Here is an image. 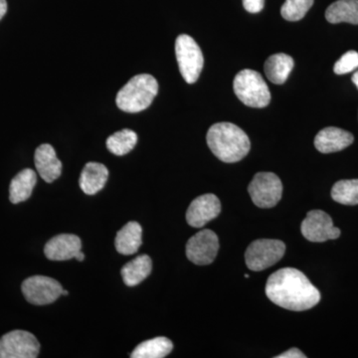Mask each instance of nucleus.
Masks as SVG:
<instances>
[{"mask_svg":"<svg viewBox=\"0 0 358 358\" xmlns=\"http://www.w3.org/2000/svg\"><path fill=\"white\" fill-rule=\"evenodd\" d=\"M7 13V2L6 0H0V20L3 18Z\"/></svg>","mask_w":358,"mask_h":358,"instance_id":"nucleus-29","label":"nucleus"},{"mask_svg":"<svg viewBox=\"0 0 358 358\" xmlns=\"http://www.w3.org/2000/svg\"><path fill=\"white\" fill-rule=\"evenodd\" d=\"M152 270V259L148 255H141L126 264L122 268L121 274L127 286L134 287L147 279Z\"/></svg>","mask_w":358,"mask_h":358,"instance_id":"nucleus-20","label":"nucleus"},{"mask_svg":"<svg viewBox=\"0 0 358 358\" xmlns=\"http://www.w3.org/2000/svg\"><path fill=\"white\" fill-rule=\"evenodd\" d=\"M352 80L353 84H355V86H357V88L358 89V71H357V72H355V74H353Z\"/></svg>","mask_w":358,"mask_h":358,"instance_id":"nucleus-31","label":"nucleus"},{"mask_svg":"<svg viewBox=\"0 0 358 358\" xmlns=\"http://www.w3.org/2000/svg\"><path fill=\"white\" fill-rule=\"evenodd\" d=\"M109 178L107 167L99 162H89L80 176L79 185L84 193L94 195L103 188Z\"/></svg>","mask_w":358,"mask_h":358,"instance_id":"nucleus-16","label":"nucleus"},{"mask_svg":"<svg viewBox=\"0 0 358 358\" xmlns=\"http://www.w3.org/2000/svg\"><path fill=\"white\" fill-rule=\"evenodd\" d=\"M220 212V200L216 195L209 193L193 200L186 212V221L193 228H201L217 218Z\"/></svg>","mask_w":358,"mask_h":358,"instance_id":"nucleus-12","label":"nucleus"},{"mask_svg":"<svg viewBox=\"0 0 358 358\" xmlns=\"http://www.w3.org/2000/svg\"><path fill=\"white\" fill-rule=\"evenodd\" d=\"M294 65V59L291 56L284 53L275 54L266 61V76L272 83L284 84L291 74Z\"/></svg>","mask_w":358,"mask_h":358,"instance_id":"nucleus-19","label":"nucleus"},{"mask_svg":"<svg viewBox=\"0 0 358 358\" xmlns=\"http://www.w3.org/2000/svg\"><path fill=\"white\" fill-rule=\"evenodd\" d=\"M266 294L275 305L294 312H303L317 306L319 289L307 275L294 268H284L268 277Z\"/></svg>","mask_w":358,"mask_h":358,"instance_id":"nucleus-1","label":"nucleus"},{"mask_svg":"<svg viewBox=\"0 0 358 358\" xmlns=\"http://www.w3.org/2000/svg\"><path fill=\"white\" fill-rule=\"evenodd\" d=\"M68 294H69V292L66 291V289H63L62 296H68Z\"/></svg>","mask_w":358,"mask_h":358,"instance_id":"nucleus-32","label":"nucleus"},{"mask_svg":"<svg viewBox=\"0 0 358 358\" xmlns=\"http://www.w3.org/2000/svg\"><path fill=\"white\" fill-rule=\"evenodd\" d=\"M305 355L301 352L298 348H294L289 350L288 352L282 353V355H277L275 358H306Z\"/></svg>","mask_w":358,"mask_h":358,"instance_id":"nucleus-28","label":"nucleus"},{"mask_svg":"<svg viewBox=\"0 0 358 358\" xmlns=\"http://www.w3.org/2000/svg\"><path fill=\"white\" fill-rule=\"evenodd\" d=\"M233 88L238 99L248 107L260 109L271 102L268 85L257 71L246 69L238 73Z\"/></svg>","mask_w":358,"mask_h":358,"instance_id":"nucleus-4","label":"nucleus"},{"mask_svg":"<svg viewBox=\"0 0 358 358\" xmlns=\"http://www.w3.org/2000/svg\"><path fill=\"white\" fill-rule=\"evenodd\" d=\"M315 0H286L281 8L284 20L299 21L305 17Z\"/></svg>","mask_w":358,"mask_h":358,"instance_id":"nucleus-25","label":"nucleus"},{"mask_svg":"<svg viewBox=\"0 0 358 358\" xmlns=\"http://www.w3.org/2000/svg\"><path fill=\"white\" fill-rule=\"evenodd\" d=\"M36 182V173L30 169H23L14 176L9 186V200L11 203H21L29 199Z\"/></svg>","mask_w":358,"mask_h":358,"instance_id":"nucleus-18","label":"nucleus"},{"mask_svg":"<svg viewBox=\"0 0 358 358\" xmlns=\"http://www.w3.org/2000/svg\"><path fill=\"white\" fill-rule=\"evenodd\" d=\"M207 145L221 162L234 164L243 159L251 148L246 133L231 122H217L209 129Z\"/></svg>","mask_w":358,"mask_h":358,"instance_id":"nucleus-2","label":"nucleus"},{"mask_svg":"<svg viewBox=\"0 0 358 358\" xmlns=\"http://www.w3.org/2000/svg\"><path fill=\"white\" fill-rule=\"evenodd\" d=\"M23 296L28 303L35 306H45L57 301L62 296L60 282L45 275H33L22 282Z\"/></svg>","mask_w":358,"mask_h":358,"instance_id":"nucleus-9","label":"nucleus"},{"mask_svg":"<svg viewBox=\"0 0 358 358\" xmlns=\"http://www.w3.org/2000/svg\"><path fill=\"white\" fill-rule=\"evenodd\" d=\"M219 250L217 235L204 229L190 238L186 244V256L195 265H209L215 260Z\"/></svg>","mask_w":358,"mask_h":358,"instance_id":"nucleus-11","label":"nucleus"},{"mask_svg":"<svg viewBox=\"0 0 358 358\" xmlns=\"http://www.w3.org/2000/svg\"><path fill=\"white\" fill-rule=\"evenodd\" d=\"M39 352V341L28 331L16 329L0 338V358H36Z\"/></svg>","mask_w":358,"mask_h":358,"instance_id":"nucleus-8","label":"nucleus"},{"mask_svg":"<svg viewBox=\"0 0 358 358\" xmlns=\"http://www.w3.org/2000/svg\"><path fill=\"white\" fill-rule=\"evenodd\" d=\"M176 54L181 76L186 83H195L204 65L203 54L199 44L189 35H179L176 41Z\"/></svg>","mask_w":358,"mask_h":358,"instance_id":"nucleus-5","label":"nucleus"},{"mask_svg":"<svg viewBox=\"0 0 358 358\" xmlns=\"http://www.w3.org/2000/svg\"><path fill=\"white\" fill-rule=\"evenodd\" d=\"M301 231L306 239L315 243L338 239L341 236V230L334 227L333 219L322 210L308 212L301 223Z\"/></svg>","mask_w":358,"mask_h":358,"instance_id":"nucleus-10","label":"nucleus"},{"mask_svg":"<svg viewBox=\"0 0 358 358\" xmlns=\"http://www.w3.org/2000/svg\"><path fill=\"white\" fill-rule=\"evenodd\" d=\"M75 259H76L77 261H79V262H82V261H84L85 255L83 252L80 251L79 253H78L77 255L75 256Z\"/></svg>","mask_w":358,"mask_h":358,"instance_id":"nucleus-30","label":"nucleus"},{"mask_svg":"<svg viewBox=\"0 0 358 358\" xmlns=\"http://www.w3.org/2000/svg\"><path fill=\"white\" fill-rule=\"evenodd\" d=\"M326 18L329 23L358 24V0H338L327 7Z\"/></svg>","mask_w":358,"mask_h":358,"instance_id":"nucleus-21","label":"nucleus"},{"mask_svg":"<svg viewBox=\"0 0 358 358\" xmlns=\"http://www.w3.org/2000/svg\"><path fill=\"white\" fill-rule=\"evenodd\" d=\"M353 141L352 134L345 129L329 127L315 136V147L322 154H331L350 147Z\"/></svg>","mask_w":358,"mask_h":358,"instance_id":"nucleus-15","label":"nucleus"},{"mask_svg":"<svg viewBox=\"0 0 358 358\" xmlns=\"http://www.w3.org/2000/svg\"><path fill=\"white\" fill-rule=\"evenodd\" d=\"M334 201L343 205L358 204V179L338 181L331 189Z\"/></svg>","mask_w":358,"mask_h":358,"instance_id":"nucleus-24","label":"nucleus"},{"mask_svg":"<svg viewBox=\"0 0 358 358\" xmlns=\"http://www.w3.org/2000/svg\"><path fill=\"white\" fill-rule=\"evenodd\" d=\"M244 8L250 13H258L263 10L265 0H243Z\"/></svg>","mask_w":358,"mask_h":358,"instance_id":"nucleus-27","label":"nucleus"},{"mask_svg":"<svg viewBox=\"0 0 358 358\" xmlns=\"http://www.w3.org/2000/svg\"><path fill=\"white\" fill-rule=\"evenodd\" d=\"M34 162L39 176L46 182H53L60 178L62 173V162L59 160L52 145L48 143L39 145L35 150Z\"/></svg>","mask_w":358,"mask_h":358,"instance_id":"nucleus-14","label":"nucleus"},{"mask_svg":"<svg viewBox=\"0 0 358 358\" xmlns=\"http://www.w3.org/2000/svg\"><path fill=\"white\" fill-rule=\"evenodd\" d=\"M286 252V245L280 240H256L246 250L245 261L250 270L260 272L279 262Z\"/></svg>","mask_w":358,"mask_h":358,"instance_id":"nucleus-6","label":"nucleus"},{"mask_svg":"<svg viewBox=\"0 0 358 358\" xmlns=\"http://www.w3.org/2000/svg\"><path fill=\"white\" fill-rule=\"evenodd\" d=\"M252 201L260 208H272L282 199V185L279 176L273 173H259L249 185Z\"/></svg>","mask_w":358,"mask_h":358,"instance_id":"nucleus-7","label":"nucleus"},{"mask_svg":"<svg viewBox=\"0 0 358 358\" xmlns=\"http://www.w3.org/2000/svg\"><path fill=\"white\" fill-rule=\"evenodd\" d=\"M358 68V53L350 50L341 56L338 62L334 64V71L336 74L345 75L352 72Z\"/></svg>","mask_w":358,"mask_h":358,"instance_id":"nucleus-26","label":"nucleus"},{"mask_svg":"<svg viewBox=\"0 0 358 358\" xmlns=\"http://www.w3.org/2000/svg\"><path fill=\"white\" fill-rule=\"evenodd\" d=\"M173 350V343L169 338L159 336L143 341L134 348L133 358H164Z\"/></svg>","mask_w":358,"mask_h":358,"instance_id":"nucleus-22","label":"nucleus"},{"mask_svg":"<svg viewBox=\"0 0 358 358\" xmlns=\"http://www.w3.org/2000/svg\"><path fill=\"white\" fill-rule=\"evenodd\" d=\"M159 93V83L150 74L136 75L117 93V108L127 113H140L152 105Z\"/></svg>","mask_w":358,"mask_h":358,"instance_id":"nucleus-3","label":"nucleus"},{"mask_svg":"<svg viewBox=\"0 0 358 358\" xmlns=\"http://www.w3.org/2000/svg\"><path fill=\"white\" fill-rule=\"evenodd\" d=\"M138 143V136L129 129H122L109 136L107 148L115 155H124L134 150Z\"/></svg>","mask_w":358,"mask_h":358,"instance_id":"nucleus-23","label":"nucleus"},{"mask_svg":"<svg viewBox=\"0 0 358 358\" xmlns=\"http://www.w3.org/2000/svg\"><path fill=\"white\" fill-rule=\"evenodd\" d=\"M81 239L74 234L57 235L45 245L44 253L51 261H67L81 251Z\"/></svg>","mask_w":358,"mask_h":358,"instance_id":"nucleus-13","label":"nucleus"},{"mask_svg":"<svg viewBox=\"0 0 358 358\" xmlns=\"http://www.w3.org/2000/svg\"><path fill=\"white\" fill-rule=\"evenodd\" d=\"M143 243V228L138 222L131 221L117 232L115 249L122 255H134Z\"/></svg>","mask_w":358,"mask_h":358,"instance_id":"nucleus-17","label":"nucleus"}]
</instances>
